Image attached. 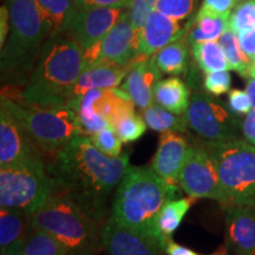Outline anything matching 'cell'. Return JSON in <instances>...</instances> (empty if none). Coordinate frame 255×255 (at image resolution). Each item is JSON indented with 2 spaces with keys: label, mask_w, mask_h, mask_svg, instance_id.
<instances>
[{
  "label": "cell",
  "mask_w": 255,
  "mask_h": 255,
  "mask_svg": "<svg viewBox=\"0 0 255 255\" xmlns=\"http://www.w3.org/2000/svg\"><path fill=\"white\" fill-rule=\"evenodd\" d=\"M130 155H104L92 144L90 137H75L51 157L47 173L53 193L71 199L87 214L104 225L108 199L117 189L129 167Z\"/></svg>",
  "instance_id": "1"
},
{
  "label": "cell",
  "mask_w": 255,
  "mask_h": 255,
  "mask_svg": "<svg viewBox=\"0 0 255 255\" xmlns=\"http://www.w3.org/2000/svg\"><path fill=\"white\" fill-rule=\"evenodd\" d=\"M84 69V51L66 34L52 36L41 49L24 90L6 97L27 105L70 107L71 92Z\"/></svg>",
  "instance_id": "2"
},
{
  "label": "cell",
  "mask_w": 255,
  "mask_h": 255,
  "mask_svg": "<svg viewBox=\"0 0 255 255\" xmlns=\"http://www.w3.org/2000/svg\"><path fill=\"white\" fill-rule=\"evenodd\" d=\"M177 195L175 183L158 176L151 167L129 165L115 191L110 216L124 227L157 241L155 220L165 203Z\"/></svg>",
  "instance_id": "3"
},
{
  "label": "cell",
  "mask_w": 255,
  "mask_h": 255,
  "mask_svg": "<svg viewBox=\"0 0 255 255\" xmlns=\"http://www.w3.org/2000/svg\"><path fill=\"white\" fill-rule=\"evenodd\" d=\"M33 227L52 235L68 255H100L103 225L92 219L69 197L52 194L32 215Z\"/></svg>",
  "instance_id": "4"
},
{
  "label": "cell",
  "mask_w": 255,
  "mask_h": 255,
  "mask_svg": "<svg viewBox=\"0 0 255 255\" xmlns=\"http://www.w3.org/2000/svg\"><path fill=\"white\" fill-rule=\"evenodd\" d=\"M9 34L1 47L2 77L18 78L32 68L45 43L51 28L34 0H7Z\"/></svg>",
  "instance_id": "5"
},
{
  "label": "cell",
  "mask_w": 255,
  "mask_h": 255,
  "mask_svg": "<svg viewBox=\"0 0 255 255\" xmlns=\"http://www.w3.org/2000/svg\"><path fill=\"white\" fill-rule=\"evenodd\" d=\"M1 98L43 156L52 157L75 137L85 135L71 107H39L19 103L2 95Z\"/></svg>",
  "instance_id": "6"
},
{
  "label": "cell",
  "mask_w": 255,
  "mask_h": 255,
  "mask_svg": "<svg viewBox=\"0 0 255 255\" xmlns=\"http://www.w3.org/2000/svg\"><path fill=\"white\" fill-rule=\"evenodd\" d=\"M203 145L218 170L226 206L255 205V145L241 139Z\"/></svg>",
  "instance_id": "7"
},
{
  "label": "cell",
  "mask_w": 255,
  "mask_h": 255,
  "mask_svg": "<svg viewBox=\"0 0 255 255\" xmlns=\"http://www.w3.org/2000/svg\"><path fill=\"white\" fill-rule=\"evenodd\" d=\"M53 193L45 159L0 168V207L33 215Z\"/></svg>",
  "instance_id": "8"
},
{
  "label": "cell",
  "mask_w": 255,
  "mask_h": 255,
  "mask_svg": "<svg viewBox=\"0 0 255 255\" xmlns=\"http://www.w3.org/2000/svg\"><path fill=\"white\" fill-rule=\"evenodd\" d=\"M188 129L207 144H218L239 138V124L233 115L208 95L194 92L184 114Z\"/></svg>",
  "instance_id": "9"
},
{
  "label": "cell",
  "mask_w": 255,
  "mask_h": 255,
  "mask_svg": "<svg viewBox=\"0 0 255 255\" xmlns=\"http://www.w3.org/2000/svg\"><path fill=\"white\" fill-rule=\"evenodd\" d=\"M177 186L193 199L215 200L227 205L218 170L205 145H190L180 174Z\"/></svg>",
  "instance_id": "10"
},
{
  "label": "cell",
  "mask_w": 255,
  "mask_h": 255,
  "mask_svg": "<svg viewBox=\"0 0 255 255\" xmlns=\"http://www.w3.org/2000/svg\"><path fill=\"white\" fill-rule=\"evenodd\" d=\"M141 40L142 31L132 26L127 9L103 39L84 51L85 68L97 64L128 65L138 56Z\"/></svg>",
  "instance_id": "11"
},
{
  "label": "cell",
  "mask_w": 255,
  "mask_h": 255,
  "mask_svg": "<svg viewBox=\"0 0 255 255\" xmlns=\"http://www.w3.org/2000/svg\"><path fill=\"white\" fill-rule=\"evenodd\" d=\"M0 102V168L44 159L4 98Z\"/></svg>",
  "instance_id": "12"
},
{
  "label": "cell",
  "mask_w": 255,
  "mask_h": 255,
  "mask_svg": "<svg viewBox=\"0 0 255 255\" xmlns=\"http://www.w3.org/2000/svg\"><path fill=\"white\" fill-rule=\"evenodd\" d=\"M126 12L127 8L77 9L64 34L85 51L103 39Z\"/></svg>",
  "instance_id": "13"
},
{
  "label": "cell",
  "mask_w": 255,
  "mask_h": 255,
  "mask_svg": "<svg viewBox=\"0 0 255 255\" xmlns=\"http://www.w3.org/2000/svg\"><path fill=\"white\" fill-rule=\"evenodd\" d=\"M103 251L108 255H165L154 239L129 229L109 216L102 228Z\"/></svg>",
  "instance_id": "14"
},
{
  "label": "cell",
  "mask_w": 255,
  "mask_h": 255,
  "mask_svg": "<svg viewBox=\"0 0 255 255\" xmlns=\"http://www.w3.org/2000/svg\"><path fill=\"white\" fill-rule=\"evenodd\" d=\"M223 208L228 254L255 255V205H228Z\"/></svg>",
  "instance_id": "15"
},
{
  "label": "cell",
  "mask_w": 255,
  "mask_h": 255,
  "mask_svg": "<svg viewBox=\"0 0 255 255\" xmlns=\"http://www.w3.org/2000/svg\"><path fill=\"white\" fill-rule=\"evenodd\" d=\"M161 75L154 56H137L129 64L122 90L130 96L137 108L145 110L154 104V90L161 81Z\"/></svg>",
  "instance_id": "16"
},
{
  "label": "cell",
  "mask_w": 255,
  "mask_h": 255,
  "mask_svg": "<svg viewBox=\"0 0 255 255\" xmlns=\"http://www.w3.org/2000/svg\"><path fill=\"white\" fill-rule=\"evenodd\" d=\"M190 144L180 132L161 133L157 150L151 161V169L170 183H176L178 174L186 162Z\"/></svg>",
  "instance_id": "17"
},
{
  "label": "cell",
  "mask_w": 255,
  "mask_h": 255,
  "mask_svg": "<svg viewBox=\"0 0 255 255\" xmlns=\"http://www.w3.org/2000/svg\"><path fill=\"white\" fill-rule=\"evenodd\" d=\"M188 31L189 24L182 26L180 21L167 17L155 8L146 18L143 26L138 56L151 57L156 55L159 50L177 40Z\"/></svg>",
  "instance_id": "18"
},
{
  "label": "cell",
  "mask_w": 255,
  "mask_h": 255,
  "mask_svg": "<svg viewBox=\"0 0 255 255\" xmlns=\"http://www.w3.org/2000/svg\"><path fill=\"white\" fill-rule=\"evenodd\" d=\"M128 70H129V64L128 65L97 64V65L87 66L83 70L81 77L71 92L70 107L77 98L87 94L88 91L117 88L120 84H122Z\"/></svg>",
  "instance_id": "19"
},
{
  "label": "cell",
  "mask_w": 255,
  "mask_h": 255,
  "mask_svg": "<svg viewBox=\"0 0 255 255\" xmlns=\"http://www.w3.org/2000/svg\"><path fill=\"white\" fill-rule=\"evenodd\" d=\"M32 215L14 209H0V250L5 253L9 248L24 245L33 231Z\"/></svg>",
  "instance_id": "20"
},
{
  "label": "cell",
  "mask_w": 255,
  "mask_h": 255,
  "mask_svg": "<svg viewBox=\"0 0 255 255\" xmlns=\"http://www.w3.org/2000/svg\"><path fill=\"white\" fill-rule=\"evenodd\" d=\"M193 197L188 199H175L165 203L161 212L158 213L155 220L156 238L162 247L165 250V246L170 240L176 229L180 227L184 216L189 212L191 205L194 202Z\"/></svg>",
  "instance_id": "21"
},
{
  "label": "cell",
  "mask_w": 255,
  "mask_h": 255,
  "mask_svg": "<svg viewBox=\"0 0 255 255\" xmlns=\"http://www.w3.org/2000/svg\"><path fill=\"white\" fill-rule=\"evenodd\" d=\"M190 94L184 82L177 77L161 79L154 90V102L170 113L183 116L189 107Z\"/></svg>",
  "instance_id": "22"
},
{
  "label": "cell",
  "mask_w": 255,
  "mask_h": 255,
  "mask_svg": "<svg viewBox=\"0 0 255 255\" xmlns=\"http://www.w3.org/2000/svg\"><path fill=\"white\" fill-rule=\"evenodd\" d=\"M229 15H219L200 11L189 23L188 41L189 45L219 40L229 28Z\"/></svg>",
  "instance_id": "23"
},
{
  "label": "cell",
  "mask_w": 255,
  "mask_h": 255,
  "mask_svg": "<svg viewBox=\"0 0 255 255\" xmlns=\"http://www.w3.org/2000/svg\"><path fill=\"white\" fill-rule=\"evenodd\" d=\"M188 34H183L177 40L159 50L155 57V62L159 71L165 75L177 76L187 72L188 69Z\"/></svg>",
  "instance_id": "24"
},
{
  "label": "cell",
  "mask_w": 255,
  "mask_h": 255,
  "mask_svg": "<svg viewBox=\"0 0 255 255\" xmlns=\"http://www.w3.org/2000/svg\"><path fill=\"white\" fill-rule=\"evenodd\" d=\"M40 13L49 24L51 37L64 34L77 8L72 0H34Z\"/></svg>",
  "instance_id": "25"
},
{
  "label": "cell",
  "mask_w": 255,
  "mask_h": 255,
  "mask_svg": "<svg viewBox=\"0 0 255 255\" xmlns=\"http://www.w3.org/2000/svg\"><path fill=\"white\" fill-rule=\"evenodd\" d=\"M194 59L203 72L210 73L216 71H228L231 70L219 40L207 41L190 46Z\"/></svg>",
  "instance_id": "26"
},
{
  "label": "cell",
  "mask_w": 255,
  "mask_h": 255,
  "mask_svg": "<svg viewBox=\"0 0 255 255\" xmlns=\"http://www.w3.org/2000/svg\"><path fill=\"white\" fill-rule=\"evenodd\" d=\"M143 119L151 130L161 133L168 131L183 133L188 130L184 115L180 116L173 114L157 104H152L143 110Z\"/></svg>",
  "instance_id": "27"
},
{
  "label": "cell",
  "mask_w": 255,
  "mask_h": 255,
  "mask_svg": "<svg viewBox=\"0 0 255 255\" xmlns=\"http://www.w3.org/2000/svg\"><path fill=\"white\" fill-rule=\"evenodd\" d=\"M220 45H221L226 58H227L231 70H234L240 73L242 77H250V71L252 68V62L245 55L244 50L241 49L239 43L238 34L234 31L228 28L225 33L220 37Z\"/></svg>",
  "instance_id": "28"
},
{
  "label": "cell",
  "mask_w": 255,
  "mask_h": 255,
  "mask_svg": "<svg viewBox=\"0 0 255 255\" xmlns=\"http://www.w3.org/2000/svg\"><path fill=\"white\" fill-rule=\"evenodd\" d=\"M24 255H68L64 247L52 235L33 228L23 245Z\"/></svg>",
  "instance_id": "29"
},
{
  "label": "cell",
  "mask_w": 255,
  "mask_h": 255,
  "mask_svg": "<svg viewBox=\"0 0 255 255\" xmlns=\"http://www.w3.org/2000/svg\"><path fill=\"white\" fill-rule=\"evenodd\" d=\"M113 128L123 143H132L141 138L145 132L146 123L143 117L132 113L124 115L117 120Z\"/></svg>",
  "instance_id": "30"
},
{
  "label": "cell",
  "mask_w": 255,
  "mask_h": 255,
  "mask_svg": "<svg viewBox=\"0 0 255 255\" xmlns=\"http://www.w3.org/2000/svg\"><path fill=\"white\" fill-rule=\"evenodd\" d=\"M229 28L235 33L252 30L255 27V0L238 2L228 19Z\"/></svg>",
  "instance_id": "31"
},
{
  "label": "cell",
  "mask_w": 255,
  "mask_h": 255,
  "mask_svg": "<svg viewBox=\"0 0 255 255\" xmlns=\"http://www.w3.org/2000/svg\"><path fill=\"white\" fill-rule=\"evenodd\" d=\"M90 141L96 148L104 155L110 156V157H119L122 155V139L115 131L114 128H107L96 133H92Z\"/></svg>",
  "instance_id": "32"
},
{
  "label": "cell",
  "mask_w": 255,
  "mask_h": 255,
  "mask_svg": "<svg viewBox=\"0 0 255 255\" xmlns=\"http://www.w3.org/2000/svg\"><path fill=\"white\" fill-rule=\"evenodd\" d=\"M195 4L196 0H158L155 8L167 17L180 21L190 17Z\"/></svg>",
  "instance_id": "33"
},
{
  "label": "cell",
  "mask_w": 255,
  "mask_h": 255,
  "mask_svg": "<svg viewBox=\"0 0 255 255\" xmlns=\"http://www.w3.org/2000/svg\"><path fill=\"white\" fill-rule=\"evenodd\" d=\"M157 1L158 0H132L128 8V14L136 30H143L146 18L154 11Z\"/></svg>",
  "instance_id": "34"
},
{
  "label": "cell",
  "mask_w": 255,
  "mask_h": 255,
  "mask_svg": "<svg viewBox=\"0 0 255 255\" xmlns=\"http://www.w3.org/2000/svg\"><path fill=\"white\" fill-rule=\"evenodd\" d=\"M232 84L231 73L228 71H216L206 73L203 87L206 91L214 96H221L229 91Z\"/></svg>",
  "instance_id": "35"
},
{
  "label": "cell",
  "mask_w": 255,
  "mask_h": 255,
  "mask_svg": "<svg viewBox=\"0 0 255 255\" xmlns=\"http://www.w3.org/2000/svg\"><path fill=\"white\" fill-rule=\"evenodd\" d=\"M228 108L231 113L234 115L245 116L253 110V104H252L251 97L248 96L247 91L234 89L228 94Z\"/></svg>",
  "instance_id": "36"
},
{
  "label": "cell",
  "mask_w": 255,
  "mask_h": 255,
  "mask_svg": "<svg viewBox=\"0 0 255 255\" xmlns=\"http://www.w3.org/2000/svg\"><path fill=\"white\" fill-rule=\"evenodd\" d=\"M77 9L88 8H129L132 0H72Z\"/></svg>",
  "instance_id": "37"
},
{
  "label": "cell",
  "mask_w": 255,
  "mask_h": 255,
  "mask_svg": "<svg viewBox=\"0 0 255 255\" xmlns=\"http://www.w3.org/2000/svg\"><path fill=\"white\" fill-rule=\"evenodd\" d=\"M239 0H203L201 11L219 15H231Z\"/></svg>",
  "instance_id": "38"
},
{
  "label": "cell",
  "mask_w": 255,
  "mask_h": 255,
  "mask_svg": "<svg viewBox=\"0 0 255 255\" xmlns=\"http://www.w3.org/2000/svg\"><path fill=\"white\" fill-rule=\"evenodd\" d=\"M238 39L245 55L252 62V59L255 57V27L252 28V30L242 32V33H239Z\"/></svg>",
  "instance_id": "39"
},
{
  "label": "cell",
  "mask_w": 255,
  "mask_h": 255,
  "mask_svg": "<svg viewBox=\"0 0 255 255\" xmlns=\"http://www.w3.org/2000/svg\"><path fill=\"white\" fill-rule=\"evenodd\" d=\"M241 131L245 139L251 144L255 145V108L250 114L246 115L241 124Z\"/></svg>",
  "instance_id": "40"
},
{
  "label": "cell",
  "mask_w": 255,
  "mask_h": 255,
  "mask_svg": "<svg viewBox=\"0 0 255 255\" xmlns=\"http://www.w3.org/2000/svg\"><path fill=\"white\" fill-rule=\"evenodd\" d=\"M9 30V12L7 6H1L0 9V45H5Z\"/></svg>",
  "instance_id": "41"
},
{
  "label": "cell",
  "mask_w": 255,
  "mask_h": 255,
  "mask_svg": "<svg viewBox=\"0 0 255 255\" xmlns=\"http://www.w3.org/2000/svg\"><path fill=\"white\" fill-rule=\"evenodd\" d=\"M165 253L167 255H200L196 252H194L190 248L186 246H182V245L177 244L173 240H170L165 246Z\"/></svg>",
  "instance_id": "42"
},
{
  "label": "cell",
  "mask_w": 255,
  "mask_h": 255,
  "mask_svg": "<svg viewBox=\"0 0 255 255\" xmlns=\"http://www.w3.org/2000/svg\"><path fill=\"white\" fill-rule=\"evenodd\" d=\"M246 91L248 96L251 97L253 108H255V71H252L250 73V77H248V81H247Z\"/></svg>",
  "instance_id": "43"
},
{
  "label": "cell",
  "mask_w": 255,
  "mask_h": 255,
  "mask_svg": "<svg viewBox=\"0 0 255 255\" xmlns=\"http://www.w3.org/2000/svg\"><path fill=\"white\" fill-rule=\"evenodd\" d=\"M1 255H24L23 245H19V246H14V247L9 248V250L6 251L5 253H1Z\"/></svg>",
  "instance_id": "44"
},
{
  "label": "cell",
  "mask_w": 255,
  "mask_h": 255,
  "mask_svg": "<svg viewBox=\"0 0 255 255\" xmlns=\"http://www.w3.org/2000/svg\"><path fill=\"white\" fill-rule=\"evenodd\" d=\"M252 71H255V57H254L253 59H252V68H251L250 73H251Z\"/></svg>",
  "instance_id": "45"
},
{
  "label": "cell",
  "mask_w": 255,
  "mask_h": 255,
  "mask_svg": "<svg viewBox=\"0 0 255 255\" xmlns=\"http://www.w3.org/2000/svg\"><path fill=\"white\" fill-rule=\"evenodd\" d=\"M240 1H245V0H239V2H240Z\"/></svg>",
  "instance_id": "46"
}]
</instances>
